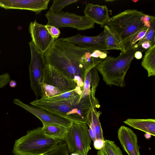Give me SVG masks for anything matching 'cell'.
Wrapping results in <instances>:
<instances>
[{
  "label": "cell",
  "instance_id": "6da1fadb",
  "mask_svg": "<svg viewBox=\"0 0 155 155\" xmlns=\"http://www.w3.org/2000/svg\"><path fill=\"white\" fill-rule=\"evenodd\" d=\"M63 38L55 39L44 54L46 63L74 80L83 89L87 72L103 59L92 56L96 49L77 46L64 41Z\"/></svg>",
  "mask_w": 155,
  "mask_h": 155
},
{
  "label": "cell",
  "instance_id": "7a4b0ae2",
  "mask_svg": "<svg viewBox=\"0 0 155 155\" xmlns=\"http://www.w3.org/2000/svg\"><path fill=\"white\" fill-rule=\"evenodd\" d=\"M91 90L90 94L84 98H80L81 95H78L55 101L37 99L31 102L30 104L73 122L86 123L90 110L92 108L100 107L98 100L95 96L96 91Z\"/></svg>",
  "mask_w": 155,
  "mask_h": 155
},
{
  "label": "cell",
  "instance_id": "3957f363",
  "mask_svg": "<svg viewBox=\"0 0 155 155\" xmlns=\"http://www.w3.org/2000/svg\"><path fill=\"white\" fill-rule=\"evenodd\" d=\"M145 14L136 9H127L110 18L106 23L117 38L121 52L131 48L132 41L146 26L143 20Z\"/></svg>",
  "mask_w": 155,
  "mask_h": 155
},
{
  "label": "cell",
  "instance_id": "277c9868",
  "mask_svg": "<svg viewBox=\"0 0 155 155\" xmlns=\"http://www.w3.org/2000/svg\"><path fill=\"white\" fill-rule=\"evenodd\" d=\"M137 51L142 52L145 51L135 44L125 52H121L117 58L107 56L97 65V70L107 84L120 87L125 86V77Z\"/></svg>",
  "mask_w": 155,
  "mask_h": 155
},
{
  "label": "cell",
  "instance_id": "5b68a950",
  "mask_svg": "<svg viewBox=\"0 0 155 155\" xmlns=\"http://www.w3.org/2000/svg\"><path fill=\"white\" fill-rule=\"evenodd\" d=\"M63 141L48 136L38 127L15 140L12 152L15 155H45Z\"/></svg>",
  "mask_w": 155,
  "mask_h": 155
},
{
  "label": "cell",
  "instance_id": "8992f818",
  "mask_svg": "<svg viewBox=\"0 0 155 155\" xmlns=\"http://www.w3.org/2000/svg\"><path fill=\"white\" fill-rule=\"evenodd\" d=\"M75 82L49 64H46L41 83V99L58 95L75 89Z\"/></svg>",
  "mask_w": 155,
  "mask_h": 155
},
{
  "label": "cell",
  "instance_id": "52a82bcc",
  "mask_svg": "<svg viewBox=\"0 0 155 155\" xmlns=\"http://www.w3.org/2000/svg\"><path fill=\"white\" fill-rule=\"evenodd\" d=\"M85 123L73 122L63 140L69 153L87 155L91 149L92 139Z\"/></svg>",
  "mask_w": 155,
  "mask_h": 155
},
{
  "label": "cell",
  "instance_id": "ba28073f",
  "mask_svg": "<svg viewBox=\"0 0 155 155\" xmlns=\"http://www.w3.org/2000/svg\"><path fill=\"white\" fill-rule=\"evenodd\" d=\"M45 16L48 19L47 25L57 28L69 27L84 30L93 28L94 26V23L85 16L67 12L54 13L49 11Z\"/></svg>",
  "mask_w": 155,
  "mask_h": 155
},
{
  "label": "cell",
  "instance_id": "9c48e42d",
  "mask_svg": "<svg viewBox=\"0 0 155 155\" xmlns=\"http://www.w3.org/2000/svg\"><path fill=\"white\" fill-rule=\"evenodd\" d=\"M31 60L29 66L31 88L37 98L41 97V83L46 63L44 54L39 51L31 41L29 43Z\"/></svg>",
  "mask_w": 155,
  "mask_h": 155
},
{
  "label": "cell",
  "instance_id": "30bf717a",
  "mask_svg": "<svg viewBox=\"0 0 155 155\" xmlns=\"http://www.w3.org/2000/svg\"><path fill=\"white\" fill-rule=\"evenodd\" d=\"M13 102L15 104L36 117L43 124H56L68 128L73 122L70 120L50 113L42 109L25 104L19 99H14Z\"/></svg>",
  "mask_w": 155,
  "mask_h": 155
},
{
  "label": "cell",
  "instance_id": "8fae6325",
  "mask_svg": "<svg viewBox=\"0 0 155 155\" xmlns=\"http://www.w3.org/2000/svg\"><path fill=\"white\" fill-rule=\"evenodd\" d=\"M29 31L32 38L31 41L37 48L44 54L49 49L55 40L45 25L38 23L36 20L30 22Z\"/></svg>",
  "mask_w": 155,
  "mask_h": 155
},
{
  "label": "cell",
  "instance_id": "7c38bea8",
  "mask_svg": "<svg viewBox=\"0 0 155 155\" xmlns=\"http://www.w3.org/2000/svg\"><path fill=\"white\" fill-rule=\"evenodd\" d=\"M50 0H0V7L6 9L31 11L36 15L48 9Z\"/></svg>",
  "mask_w": 155,
  "mask_h": 155
},
{
  "label": "cell",
  "instance_id": "4fadbf2b",
  "mask_svg": "<svg viewBox=\"0 0 155 155\" xmlns=\"http://www.w3.org/2000/svg\"><path fill=\"white\" fill-rule=\"evenodd\" d=\"M64 41L78 46L87 48H92L102 51H107L104 42V35L103 31L95 36L82 35L78 34L76 35L65 38Z\"/></svg>",
  "mask_w": 155,
  "mask_h": 155
},
{
  "label": "cell",
  "instance_id": "5bb4252c",
  "mask_svg": "<svg viewBox=\"0 0 155 155\" xmlns=\"http://www.w3.org/2000/svg\"><path fill=\"white\" fill-rule=\"evenodd\" d=\"M117 135L121 146L128 155H140L137 137L131 129L122 125L118 129Z\"/></svg>",
  "mask_w": 155,
  "mask_h": 155
},
{
  "label": "cell",
  "instance_id": "9a60e30c",
  "mask_svg": "<svg viewBox=\"0 0 155 155\" xmlns=\"http://www.w3.org/2000/svg\"><path fill=\"white\" fill-rule=\"evenodd\" d=\"M84 12V16L101 27L105 25L110 18L108 9L105 5L88 3L86 5Z\"/></svg>",
  "mask_w": 155,
  "mask_h": 155
},
{
  "label": "cell",
  "instance_id": "2e32d148",
  "mask_svg": "<svg viewBox=\"0 0 155 155\" xmlns=\"http://www.w3.org/2000/svg\"><path fill=\"white\" fill-rule=\"evenodd\" d=\"M124 123L134 128L138 129L151 135L155 136V119L128 118Z\"/></svg>",
  "mask_w": 155,
  "mask_h": 155
},
{
  "label": "cell",
  "instance_id": "e0dca14e",
  "mask_svg": "<svg viewBox=\"0 0 155 155\" xmlns=\"http://www.w3.org/2000/svg\"><path fill=\"white\" fill-rule=\"evenodd\" d=\"M142 66L146 70L148 76H154L155 75V44L146 51L141 62Z\"/></svg>",
  "mask_w": 155,
  "mask_h": 155
},
{
  "label": "cell",
  "instance_id": "ac0fdd59",
  "mask_svg": "<svg viewBox=\"0 0 155 155\" xmlns=\"http://www.w3.org/2000/svg\"><path fill=\"white\" fill-rule=\"evenodd\" d=\"M43 125L42 130L46 135L63 141L68 128L56 124H44Z\"/></svg>",
  "mask_w": 155,
  "mask_h": 155
},
{
  "label": "cell",
  "instance_id": "d6986e66",
  "mask_svg": "<svg viewBox=\"0 0 155 155\" xmlns=\"http://www.w3.org/2000/svg\"><path fill=\"white\" fill-rule=\"evenodd\" d=\"M104 42L107 51L117 50L122 51L119 41L112 30L107 25L104 26Z\"/></svg>",
  "mask_w": 155,
  "mask_h": 155
},
{
  "label": "cell",
  "instance_id": "ffe728a7",
  "mask_svg": "<svg viewBox=\"0 0 155 155\" xmlns=\"http://www.w3.org/2000/svg\"><path fill=\"white\" fill-rule=\"evenodd\" d=\"M97 155H123L119 147L113 141L105 140L102 148L97 151Z\"/></svg>",
  "mask_w": 155,
  "mask_h": 155
},
{
  "label": "cell",
  "instance_id": "44dd1931",
  "mask_svg": "<svg viewBox=\"0 0 155 155\" xmlns=\"http://www.w3.org/2000/svg\"><path fill=\"white\" fill-rule=\"evenodd\" d=\"M101 112L97 111L96 108L91 109L90 111L91 119L93 123L97 139L104 140L102 127L99 120Z\"/></svg>",
  "mask_w": 155,
  "mask_h": 155
},
{
  "label": "cell",
  "instance_id": "7402d4cb",
  "mask_svg": "<svg viewBox=\"0 0 155 155\" xmlns=\"http://www.w3.org/2000/svg\"><path fill=\"white\" fill-rule=\"evenodd\" d=\"M82 90L80 87L78 86L77 88L73 90L55 96L45 98L41 100L46 101H55L72 97L78 95H81Z\"/></svg>",
  "mask_w": 155,
  "mask_h": 155
},
{
  "label": "cell",
  "instance_id": "603a6c76",
  "mask_svg": "<svg viewBox=\"0 0 155 155\" xmlns=\"http://www.w3.org/2000/svg\"><path fill=\"white\" fill-rule=\"evenodd\" d=\"M146 41L150 42L152 45L155 44V20L151 23L144 37L136 45L139 47L143 42Z\"/></svg>",
  "mask_w": 155,
  "mask_h": 155
},
{
  "label": "cell",
  "instance_id": "cb8c5ba5",
  "mask_svg": "<svg viewBox=\"0 0 155 155\" xmlns=\"http://www.w3.org/2000/svg\"><path fill=\"white\" fill-rule=\"evenodd\" d=\"M78 0H54L52 5L49 11L54 13H57L66 6L73 3L76 2Z\"/></svg>",
  "mask_w": 155,
  "mask_h": 155
},
{
  "label": "cell",
  "instance_id": "d4e9b609",
  "mask_svg": "<svg viewBox=\"0 0 155 155\" xmlns=\"http://www.w3.org/2000/svg\"><path fill=\"white\" fill-rule=\"evenodd\" d=\"M69 150L65 143L63 141L58 145L54 150L45 155H81L75 153H71L69 155Z\"/></svg>",
  "mask_w": 155,
  "mask_h": 155
},
{
  "label": "cell",
  "instance_id": "484cf974",
  "mask_svg": "<svg viewBox=\"0 0 155 155\" xmlns=\"http://www.w3.org/2000/svg\"><path fill=\"white\" fill-rule=\"evenodd\" d=\"M90 70L87 72L86 75L80 98L86 97L90 94L91 77Z\"/></svg>",
  "mask_w": 155,
  "mask_h": 155
},
{
  "label": "cell",
  "instance_id": "4316f807",
  "mask_svg": "<svg viewBox=\"0 0 155 155\" xmlns=\"http://www.w3.org/2000/svg\"><path fill=\"white\" fill-rule=\"evenodd\" d=\"M90 71L91 77V84L92 86V88L91 89L96 90L100 80L96 67L93 68Z\"/></svg>",
  "mask_w": 155,
  "mask_h": 155
},
{
  "label": "cell",
  "instance_id": "83f0119b",
  "mask_svg": "<svg viewBox=\"0 0 155 155\" xmlns=\"http://www.w3.org/2000/svg\"><path fill=\"white\" fill-rule=\"evenodd\" d=\"M45 26L53 38L56 39L59 37L61 32L58 28L47 24Z\"/></svg>",
  "mask_w": 155,
  "mask_h": 155
},
{
  "label": "cell",
  "instance_id": "f1b7e54d",
  "mask_svg": "<svg viewBox=\"0 0 155 155\" xmlns=\"http://www.w3.org/2000/svg\"><path fill=\"white\" fill-rule=\"evenodd\" d=\"M10 77L8 73H5L0 75V90L4 88L10 81Z\"/></svg>",
  "mask_w": 155,
  "mask_h": 155
},
{
  "label": "cell",
  "instance_id": "f546056e",
  "mask_svg": "<svg viewBox=\"0 0 155 155\" xmlns=\"http://www.w3.org/2000/svg\"><path fill=\"white\" fill-rule=\"evenodd\" d=\"M149 28V27L146 26L138 34L132 41L131 44L130 48L135 45L137 41H140L143 38L147 32Z\"/></svg>",
  "mask_w": 155,
  "mask_h": 155
},
{
  "label": "cell",
  "instance_id": "4dcf8cb0",
  "mask_svg": "<svg viewBox=\"0 0 155 155\" xmlns=\"http://www.w3.org/2000/svg\"><path fill=\"white\" fill-rule=\"evenodd\" d=\"M143 20L146 26L149 27L152 22L155 20V17L154 16L145 14L143 17Z\"/></svg>",
  "mask_w": 155,
  "mask_h": 155
},
{
  "label": "cell",
  "instance_id": "1f68e13d",
  "mask_svg": "<svg viewBox=\"0 0 155 155\" xmlns=\"http://www.w3.org/2000/svg\"><path fill=\"white\" fill-rule=\"evenodd\" d=\"M104 140L101 139H97L94 142V146L95 149L99 150L103 147L104 144Z\"/></svg>",
  "mask_w": 155,
  "mask_h": 155
},
{
  "label": "cell",
  "instance_id": "d6a6232c",
  "mask_svg": "<svg viewBox=\"0 0 155 155\" xmlns=\"http://www.w3.org/2000/svg\"><path fill=\"white\" fill-rule=\"evenodd\" d=\"M152 45L150 42L148 41L144 42L141 45V47L145 51L149 49Z\"/></svg>",
  "mask_w": 155,
  "mask_h": 155
},
{
  "label": "cell",
  "instance_id": "836d02e7",
  "mask_svg": "<svg viewBox=\"0 0 155 155\" xmlns=\"http://www.w3.org/2000/svg\"><path fill=\"white\" fill-rule=\"evenodd\" d=\"M142 52L140 51H137L135 52L134 54V57L137 59H140L142 58Z\"/></svg>",
  "mask_w": 155,
  "mask_h": 155
},
{
  "label": "cell",
  "instance_id": "e575fe53",
  "mask_svg": "<svg viewBox=\"0 0 155 155\" xmlns=\"http://www.w3.org/2000/svg\"><path fill=\"white\" fill-rule=\"evenodd\" d=\"M9 83V86L12 87H15L17 85L16 82L14 80H10Z\"/></svg>",
  "mask_w": 155,
  "mask_h": 155
},
{
  "label": "cell",
  "instance_id": "d590c367",
  "mask_svg": "<svg viewBox=\"0 0 155 155\" xmlns=\"http://www.w3.org/2000/svg\"><path fill=\"white\" fill-rule=\"evenodd\" d=\"M107 51L104 52L102 53L99 56V58L102 59H104L107 57Z\"/></svg>",
  "mask_w": 155,
  "mask_h": 155
},
{
  "label": "cell",
  "instance_id": "8d00e7d4",
  "mask_svg": "<svg viewBox=\"0 0 155 155\" xmlns=\"http://www.w3.org/2000/svg\"><path fill=\"white\" fill-rule=\"evenodd\" d=\"M106 2H113L114 0H105Z\"/></svg>",
  "mask_w": 155,
  "mask_h": 155
},
{
  "label": "cell",
  "instance_id": "74e56055",
  "mask_svg": "<svg viewBox=\"0 0 155 155\" xmlns=\"http://www.w3.org/2000/svg\"><path fill=\"white\" fill-rule=\"evenodd\" d=\"M0 52H1V51H0Z\"/></svg>",
  "mask_w": 155,
  "mask_h": 155
}]
</instances>
